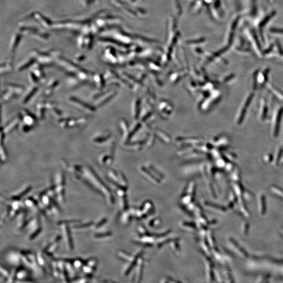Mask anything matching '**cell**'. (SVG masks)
<instances>
[{
	"label": "cell",
	"instance_id": "cell-5",
	"mask_svg": "<svg viewBox=\"0 0 283 283\" xmlns=\"http://www.w3.org/2000/svg\"><path fill=\"white\" fill-rule=\"evenodd\" d=\"M64 226H62V230L64 231V238H65V241L66 242V244L67 245V246L69 250H72L73 248V246H72V238H71V236H70V232L69 231V228L67 226V224H64Z\"/></svg>",
	"mask_w": 283,
	"mask_h": 283
},
{
	"label": "cell",
	"instance_id": "cell-12",
	"mask_svg": "<svg viewBox=\"0 0 283 283\" xmlns=\"http://www.w3.org/2000/svg\"><path fill=\"white\" fill-rule=\"evenodd\" d=\"M29 76H30V80L31 81V82H32V84H36L40 80L39 79L36 77V75L32 72H30Z\"/></svg>",
	"mask_w": 283,
	"mask_h": 283
},
{
	"label": "cell",
	"instance_id": "cell-6",
	"mask_svg": "<svg viewBox=\"0 0 283 283\" xmlns=\"http://www.w3.org/2000/svg\"><path fill=\"white\" fill-rule=\"evenodd\" d=\"M47 108V102L46 103H41L40 104L37 105V116L40 120H43L45 118V112Z\"/></svg>",
	"mask_w": 283,
	"mask_h": 283
},
{
	"label": "cell",
	"instance_id": "cell-7",
	"mask_svg": "<svg viewBox=\"0 0 283 283\" xmlns=\"http://www.w3.org/2000/svg\"><path fill=\"white\" fill-rule=\"evenodd\" d=\"M38 90V87L36 86H32L28 90V91L26 92V93L24 95V97L23 99V103H26L28 102L29 100L32 98V96H33L37 90Z\"/></svg>",
	"mask_w": 283,
	"mask_h": 283
},
{
	"label": "cell",
	"instance_id": "cell-10",
	"mask_svg": "<svg viewBox=\"0 0 283 283\" xmlns=\"http://www.w3.org/2000/svg\"><path fill=\"white\" fill-rule=\"evenodd\" d=\"M12 64H10V62H8L7 64H4L3 65H1V74H6L10 72L12 68Z\"/></svg>",
	"mask_w": 283,
	"mask_h": 283
},
{
	"label": "cell",
	"instance_id": "cell-11",
	"mask_svg": "<svg viewBox=\"0 0 283 283\" xmlns=\"http://www.w3.org/2000/svg\"><path fill=\"white\" fill-rule=\"evenodd\" d=\"M94 81L96 86L99 88H102L103 86V82L101 76L99 74H96L94 76Z\"/></svg>",
	"mask_w": 283,
	"mask_h": 283
},
{
	"label": "cell",
	"instance_id": "cell-4",
	"mask_svg": "<svg viewBox=\"0 0 283 283\" xmlns=\"http://www.w3.org/2000/svg\"><path fill=\"white\" fill-rule=\"evenodd\" d=\"M22 120V118H21V116H20L18 118L14 120V121H12V122H10V123L8 124V126H5V128H4L3 130H2V131L4 132V133L6 134L8 133H10L11 132L12 130H14L16 128H17L18 126L20 121Z\"/></svg>",
	"mask_w": 283,
	"mask_h": 283
},
{
	"label": "cell",
	"instance_id": "cell-3",
	"mask_svg": "<svg viewBox=\"0 0 283 283\" xmlns=\"http://www.w3.org/2000/svg\"><path fill=\"white\" fill-rule=\"evenodd\" d=\"M64 176L63 174H60L57 176V183L56 186V192L59 197V200L60 202H63L64 199Z\"/></svg>",
	"mask_w": 283,
	"mask_h": 283
},
{
	"label": "cell",
	"instance_id": "cell-2",
	"mask_svg": "<svg viewBox=\"0 0 283 283\" xmlns=\"http://www.w3.org/2000/svg\"><path fill=\"white\" fill-rule=\"evenodd\" d=\"M70 101L74 104L76 107L80 110H83L86 112H88L90 114L94 113L96 112V108L94 106H91L84 102H83L77 98L71 97L70 98Z\"/></svg>",
	"mask_w": 283,
	"mask_h": 283
},
{
	"label": "cell",
	"instance_id": "cell-8",
	"mask_svg": "<svg viewBox=\"0 0 283 283\" xmlns=\"http://www.w3.org/2000/svg\"><path fill=\"white\" fill-rule=\"evenodd\" d=\"M34 59L33 58L30 59V60H28L25 61L20 64H19L17 69L18 72L23 71L27 68H29V67L32 66V64H34Z\"/></svg>",
	"mask_w": 283,
	"mask_h": 283
},
{
	"label": "cell",
	"instance_id": "cell-1",
	"mask_svg": "<svg viewBox=\"0 0 283 283\" xmlns=\"http://www.w3.org/2000/svg\"><path fill=\"white\" fill-rule=\"evenodd\" d=\"M24 88L20 85L8 84L5 88L2 94V99L4 102H7L12 99L21 94L24 91Z\"/></svg>",
	"mask_w": 283,
	"mask_h": 283
},
{
	"label": "cell",
	"instance_id": "cell-9",
	"mask_svg": "<svg viewBox=\"0 0 283 283\" xmlns=\"http://www.w3.org/2000/svg\"><path fill=\"white\" fill-rule=\"evenodd\" d=\"M32 72L36 75V77L39 79V80L40 79H43L45 77V74L44 72L42 69V67L41 66H37L35 65L34 67V70Z\"/></svg>",
	"mask_w": 283,
	"mask_h": 283
}]
</instances>
